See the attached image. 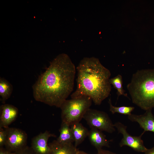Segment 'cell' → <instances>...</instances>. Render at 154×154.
I'll use <instances>...</instances> for the list:
<instances>
[{"instance_id": "cell-1", "label": "cell", "mask_w": 154, "mask_h": 154, "mask_svg": "<svg viewBox=\"0 0 154 154\" xmlns=\"http://www.w3.org/2000/svg\"><path fill=\"white\" fill-rule=\"evenodd\" d=\"M76 72L69 56L62 53L52 61L32 86L35 100L60 108L73 91Z\"/></svg>"}, {"instance_id": "cell-2", "label": "cell", "mask_w": 154, "mask_h": 154, "mask_svg": "<svg viewBox=\"0 0 154 154\" xmlns=\"http://www.w3.org/2000/svg\"><path fill=\"white\" fill-rule=\"evenodd\" d=\"M76 69V88L71 95V98L87 96L95 105H100L111 90L110 70L93 57L84 58Z\"/></svg>"}, {"instance_id": "cell-3", "label": "cell", "mask_w": 154, "mask_h": 154, "mask_svg": "<svg viewBox=\"0 0 154 154\" xmlns=\"http://www.w3.org/2000/svg\"><path fill=\"white\" fill-rule=\"evenodd\" d=\"M127 88L133 103L145 111L154 108V69L137 70Z\"/></svg>"}, {"instance_id": "cell-4", "label": "cell", "mask_w": 154, "mask_h": 154, "mask_svg": "<svg viewBox=\"0 0 154 154\" xmlns=\"http://www.w3.org/2000/svg\"><path fill=\"white\" fill-rule=\"evenodd\" d=\"M92 102L90 97L85 96L66 100L60 108L62 122L70 126L79 122L90 108Z\"/></svg>"}, {"instance_id": "cell-5", "label": "cell", "mask_w": 154, "mask_h": 154, "mask_svg": "<svg viewBox=\"0 0 154 154\" xmlns=\"http://www.w3.org/2000/svg\"><path fill=\"white\" fill-rule=\"evenodd\" d=\"M83 118L91 128H96L110 133L116 131L114 124L105 112L90 108L85 113Z\"/></svg>"}, {"instance_id": "cell-6", "label": "cell", "mask_w": 154, "mask_h": 154, "mask_svg": "<svg viewBox=\"0 0 154 154\" xmlns=\"http://www.w3.org/2000/svg\"><path fill=\"white\" fill-rule=\"evenodd\" d=\"M114 124L118 133L121 134L123 136L119 144L120 147L127 146L135 151L142 153L145 152L147 148L145 147L141 139L144 133L142 132L139 136H133L127 132V126L121 123L117 122Z\"/></svg>"}, {"instance_id": "cell-7", "label": "cell", "mask_w": 154, "mask_h": 154, "mask_svg": "<svg viewBox=\"0 0 154 154\" xmlns=\"http://www.w3.org/2000/svg\"><path fill=\"white\" fill-rule=\"evenodd\" d=\"M5 148L12 152L19 151L27 146V135L23 130L16 128H6Z\"/></svg>"}, {"instance_id": "cell-8", "label": "cell", "mask_w": 154, "mask_h": 154, "mask_svg": "<svg viewBox=\"0 0 154 154\" xmlns=\"http://www.w3.org/2000/svg\"><path fill=\"white\" fill-rule=\"evenodd\" d=\"M55 137L54 134L46 130L33 138L31 147L36 154H48L50 149L48 139L51 137Z\"/></svg>"}, {"instance_id": "cell-9", "label": "cell", "mask_w": 154, "mask_h": 154, "mask_svg": "<svg viewBox=\"0 0 154 154\" xmlns=\"http://www.w3.org/2000/svg\"><path fill=\"white\" fill-rule=\"evenodd\" d=\"M128 119L132 122L137 123L143 129V132L149 131L154 133V116L152 109L146 111L143 114L137 115L131 114L128 116Z\"/></svg>"}, {"instance_id": "cell-10", "label": "cell", "mask_w": 154, "mask_h": 154, "mask_svg": "<svg viewBox=\"0 0 154 154\" xmlns=\"http://www.w3.org/2000/svg\"><path fill=\"white\" fill-rule=\"evenodd\" d=\"M18 108L13 105L5 104L0 106V127L7 128L16 119Z\"/></svg>"}, {"instance_id": "cell-11", "label": "cell", "mask_w": 154, "mask_h": 154, "mask_svg": "<svg viewBox=\"0 0 154 154\" xmlns=\"http://www.w3.org/2000/svg\"><path fill=\"white\" fill-rule=\"evenodd\" d=\"M92 145L97 149H102L104 147H110V142L112 140H108L102 131L94 128H91L89 131L88 136Z\"/></svg>"}, {"instance_id": "cell-12", "label": "cell", "mask_w": 154, "mask_h": 154, "mask_svg": "<svg viewBox=\"0 0 154 154\" xmlns=\"http://www.w3.org/2000/svg\"><path fill=\"white\" fill-rule=\"evenodd\" d=\"M48 154H77L78 149L72 143L61 144L55 140L48 144Z\"/></svg>"}, {"instance_id": "cell-13", "label": "cell", "mask_w": 154, "mask_h": 154, "mask_svg": "<svg viewBox=\"0 0 154 154\" xmlns=\"http://www.w3.org/2000/svg\"><path fill=\"white\" fill-rule=\"evenodd\" d=\"M70 126L74 139V145L77 148L88 137L89 131L80 122Z\"/></svg>"}, {"instance_id": "cell-14", "label": "cell", "mask_w": 154, "mask_h": 154, "mask_svg": "<svg viewBox=\"0 0 154 154\" xmlns=\"http://www.w3.org/2000/svg\"><path fill=\"white\" fill-rule=\"evenodd\" d=\"M70 125L62 122L59 129L60 135L56 141L63 144H72L74 142V138Z\"/></svg>"}, {"instance_id": "cell-15", "label": "cell", "mask_w": 154, "mask_h": 154, "mask_svg": "<svg viewBox=\"0 0 154 154\" xmlns=\"http://www.w3.org/2000/svg\"><path fill=\"white\" fill-rule=\"evenodd\" d=\"M13 91L12 85L4 78L0 77V100L2 103L5 101L10 97Z\"/></svg>"}, {"instance_id": "cell-16", "label": "cell", "mask_w": 154, "mask_h": 154, "mask_svg": "<svg viewBox=\"0 0 154 154\" xmlns=\"http://www.w3.org/2000/svg\"><path fill=\"white\" fill-rule=\"evenodd\" d=\"M109 82L110 84L112 85L117 91V99L119 96L121 95L129 98L127 94L125 93V91L123 89V79L121 75L118 74L116 76L110 78Z\"/></svg>"}, {"instance_id": "cell-17", "label": "cell", "mask_w": 154, "mask_h": 154, "mask_svg": "<svg viewBox=\"0 0 154 154\" xmlns=\"http://www.w3.org/2000/svg\"><path fill=\"white\" fill-rule=\"evenodd\" d=\"M110 111L112 114L117 113L129 116L134 110L135 107L133 106H123L120 107L115 106L113 105L111 98L109 99Z\"/></svg>"}, {"instance_id": "cell-18", "label": "cell", "mask_w": 154, "mask_h": 154, "mask_svg": "<svg viewBox=\"0 0 154 154\" xmlns=\"http://www.w3.org/2000/svg\"><path fill=\"white\" fill-rule=\"evenodd\" d=\"M7 136L6 128L4 129L3 128L0 127V147L5 145Z\"/></svg>"}, {"instance_id": "cell-19", "label": "cell", "mask_w": 154, "mask_h": 154, "mask_svg": "<svg viewBox=\"0 0 154 154\" xmlns=\"http://www.w3.org/2000/svg\"><path fill=\"white\" fill-rule=\"evenodd\" d=\"M13 154H36L31 147L27 146L23 149L15 152Z\"/></svg>"}, {"instance_id": "cell-20", "label": "cell", "mask_w": 154, "mask_h": 154, "mask_svg": "<svg viewBox=\"0 0 154 154\" xmlns=\"http://www.w3.org/2000/svg\"><path fill=\"white\" fill-rule=\"evenodd\" d=\"M78 154H91L82 151H79ZM96 154H117L112 152L102 149L98 150L97 153Z\"/></svg>"}, {"instance_id": "cell-21", "label": "cell", "mask_w": 154, "mask_h": 154, "mask_svg": "<svg viewBox=\"0 0 154 154\" xmlns=\"http://www.w3.org/2000/svg\"><path fill=\"white\" fill-rule=\"evenodd\" d=\"M13 153L3 147H0V154H13Z\"/></svg>"}, {"instance_id": "cell-22", "label": "cell", "mask_w": 154, "mask_h": 154, "mask_svg": "<svg viewBox=\"0 0 154 154\" xmlns=\"http://www.w3.org/2000/svg\"><path fill=\"white\" fill-rule=\"evenodd\" d=\"M144 153L145 154H154V146L151 149H147Z\"/></svg>"}]
</instances>
